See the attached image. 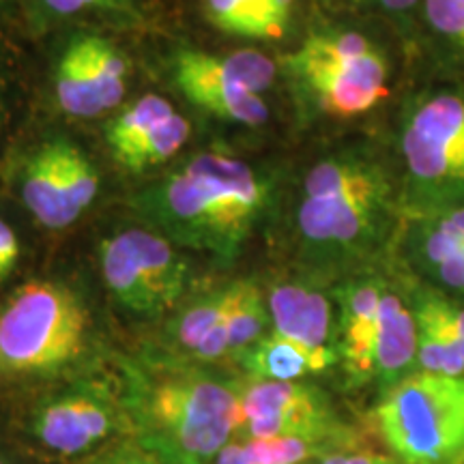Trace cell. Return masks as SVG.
<instances>
[{
    "label": "cell",
    "instance_id": "6da1fadb",
    "mask_svg": "<svg viewBox=\"0 0 464 464\" xmlns=\"http://www.w3.org/2000/svg\"><path fill=\"white\" fill-rule=\"evenodd\" d=\"M130 439L161 464H213L239 430L241 379L172 357L123 362Z\"/></svg>",
    "mask_w": 464,
    "mask_h": 464
},
{
    "label": "cell",
    "instance_id": "7a4b0ae2",
    "mask_svg": "<svg viewBox=\"0 0 464 464\" xmlns=\"http://www.w3.org/2000/svg\"><path fill=\"white\" fill-rule=\"evenodd\" d=\"M271 183L246 160L205 150L131 198V207L177 247L230 263L265 218Z\"/></svg>",
    "mask_w": 464,
    "mask_h": 464
},
{
    "label": "cell",
    "instance_id": "3957f363",
    "mask_svg": "<svg viewBox=\"0 0 464 464\" xmlns=\"http://www.w3.org/2000/svg\"><path fill=\"white\" fill-rule=\"evenodd\" d=\"M400 211V183L390 168L368 149H342L305 172L295 228L312 263L344 266L379 252Z\"/></svg>",
    "mask_w": 464,
    "mask_h": 464
},
{
    "label": "cell",
    "instance_id": "277c9868",
    "mask_svg": "<svg viewBox=\"0 0 464 464\" xmlns=\"http://www.w3.org/2000/svg\"><path fill=\"white\" fill-rule=\"evenodd\" d=\"M400 205L409 218L464 208V86H434L400 116Z\"/></svg>",
    "mask_w": 464,
    "mask_h": 464
},
{
    "label": "cell",
    "instance_id": "5b68a950",
    "mask_svg": "<svg viewBox=\"0 0 464 464\" xmlns=\"http://www.w3.org/2000/svg\"><path fill=\"white\" fill-rule=\"evenodd\" d=\"M89 312L72 288L31 280L0 310V381L48 379L84 355Z\"/></svg>",
    "mask_w": 464,
    "mask_h": 464
},
{
    "label": "cell",
    "instance_id": "8992f818",
    "mask_svg": "<svg viewBox=\"0 0 464 464\" xmlns=\"http://www.w3.org/2000/svg\"><path fill=\"white\" fill-rule=\"evenodd\" d=\"M400 464H464V376L411 372L374 411Z\"/></svg>",
    "mask_w": 464,
    "mask_h": 464
},
{
    "label": "cell",
    "instance_id": "52a82bcc",
    "mask_svg": "<svg viewBox=\"0 0 464 464\" xmlns=\"http://www.w3.org/2000/svg\"><path fill=\"white\" fill-rule=\"evenodd\" d=\"M284 65L318 110L334 116H359L387 97L390 63L372 39L346 28L307 34Z\"/></svg>",
    "mask_w": 464,
    "mask_h": 464
},
{
    "label": "cell",
    "instance_id": "ba28073f",
    "mask_svg": "<svg viewBox=\"0 0 464 464\" xmlns=\"http://www.w3.org/2000/svg\"><path fill=\"white\" fill-rule=\"evenodd\" d=\"M102 276L116 304L138 316H161L183 299L189 260L150 228H127L102 241Z\"/></svg>",
    "mask_w": 464,
    "mask_h": 464
},
{
    "label": "cell",
    "instance_id": "9c48e42d",
    "mask_svg": "<svg viewBox=\"0 0 464 464\" xmlns=\"http://www.w3.org/2000/svg\"><path fill=\"white\" fill-rule=\"evenodd\" d=\"M172 82L188 100L218 119L263 125L269 108L260 92L276 82V63L263 52L239 50L211 54L179 50L170 61Z\"/></svg>",
    "mask_w": 464,
    "mask_h": 464
},
{
    "label": "cell",
    "instance_id": "30bf717a",
    "mask_svg": "<svg viewBox=\"0 0 464 464\" xmlns=\"http://www.w3.org/2000/svg\"><path fill=\"white\" fill-rule=\"evenodd\" d=\"M17 189L39 224L61 230L72 226L97 198L100 174L78 144L56 136L22 160Z\"/></svg>",
    "mask_w": 464,
    "mask_h": 464
},
{
    "label": "cell",
    "instance_id": "8fae6325",
    "mask_svg": "<svg viewBox=\"0 0 464 464\" xmlns=\"http://www.w3.org/2000/svg\"><path fill=\"white\" fill-rule=\"evenodd\" d=\"M31 432L45 451L73 458L130 439V423L119 392H110L102 382H80L34 406Z\"/></svg>",
    "mask_w": 464,
    "mask_h": 464
},
{
    "label": "cell",
    "instance_id": "7c38bea8",
    "mask_svg": "<svg viewBox=\"0 0 464 464\" xmlns=\"http://www.w3.org/2000/svg\"><path fill=\"white\" fill-rule=\"evenodd\" d=\"M344 439L332 402L316 387L299 381L241 379V417L235 440Z\"/></svg>",
    "mask_w": 464,
    "mask_h": 464
},
{
    "label": "cell",
    "instance_id": "4fadbf2b",
    "mask_svg": "<svg viewBox=\"0 0 464 464\" xmlns=\"http://www.w3.org/2000/svg\"><path fill=\"white\" fill-rule=\"evenodd\" d=\"M271 332L295 344L310 362L312 374L340 362L338 321L327 295L304 280L277 282L266 293Z\"/></svg>",
    "mask_w": 464,
    "mask_h": 464
},
{
    "label": "cell",
    "instance_id": "5bb4252c",
    "mask_svg": "<svg viewBox=\"0 0 464 464\" xmlns=\"http://www.w3.org/2000/svg\"><path fill=\"white\" fill-rule=\"evenodd\" d=\"M385 284V277L376 274H359L348 277L334 293L338 301V357L353 385L372 381Z\"/></svg>",
    "mask_w": 464,
    "mask_h": 464
},
{
    "label": "cell",
    "instance_id": "9a60e30c",
    "mask_svg": "<svg viewBox=\"0 0 464 464\" xmlns=\"http://www.w3.org/2000/svg\"><path fill=\"white\" fill-rule=\"evenodd\" d=\"M413 363H417V321L413 305L406 304L402 295L387 282L381 299L372 381L390 390L411 374Z\"/></svg>",
    "mask_w": 464,
    "mask_h": 464
},
{
    "label": "cell",
    "instance_id": "2e32d148",
    "mask_svg": "<svg viewBox=\"0 0 464 464\" xmlns=\"http://www.w3.org/2000/svg\"><path fill=\"white\" fill-rule=\"evenodd\" d=\"M202 9L218 31L276 42L288 33L295 0H202Z\"/></svg>",
    "mask_w": 464,
    "mask_h": 464
},
{
    "label": "cell",
    "instance_id": "e0dca14e",
    "mask_svg": "<svg viewBox=\"0 0 464 464\" xmlns=\"http://www.w3.org/2000/svg\"><path fill=\"white\" fill-rule=\"evenodd\" d=\"M415 265L443 288L464 295V239L439 218L415 219L409 232Z\"/></svg>",
    "mask_w": 464,
    "mask_h": 464
},
{
    "label": "cell",
    "instance_id": "ac0fdd59",
    "mask_svg": "<svg viewBox=\"0 0 464 464\" xmlns=\"http://www.w3.org/2000/svg\"><path fill=\"white\" fill-rule=\"evenodd\" d=\"M235 290L237 280L205 290L189 304L179 307V312L172 316L166 329V344L170 348L168 357L189 362L207 335L224 321L226 312L235 299Z\"/></svg>",
    "mask_w": 464,
    "mask_h": 464
},
{
    "label": "cell",
    "instance_id": "d6986e66",
    "mask_svg": "<svg viewBox=\"0 0 464 464\" xmlns=\"http://www.w3.org/2000/svg\"><path fill=\"white\" fill-rule=\"evenodd\" d=\"M353 448V440L344 439L232 440L213 464H314L324 456Z\"/></svg>",
    "mask_w": 464,
    "mask_h": 464
},
{
    "label": "cell",
    "instance_id": "ffe728a7",
    "mask_svg": "<svg viewBox=\"0 0 464 464\" xmlns=\"http://www.w3.org/2000/svg\"><path fill=\"white\" fill-rule=\"evenodd\" d=\"M417 321V363L423 372L443 376H464V338H460L430 305L413 299Z\"/></svg>",
    "mask_w": 464,
    "mask_h": 464
},
{
    "label": "cell",
    "instance_id": "44dd1931",
    "mask_svg": "<svg viewBox=\"0 0 464 464\" xmlns=\"http://www.w3.org/2000/svg\"><path fill=\"white\" fill-rule=\"evenodd\" d=\"M78 42L82 45L86 72L92 97H95L100 114H106L123 102L127 91V75L130 65L127 58L116 45L106 37L92 33L78 34Z\"/></svg>",
    "mask_w": 464,
    "mask_h": 464
},
{
    "label": "cell",
    "instance_id": "7402d4cb",
    "mask_svg": "<svg viewBox=\"0 0 464 464\" xmlns=\"http://www.w3.org/2000/svg\"><path fill=\"white\" fill-rule=\"evenodd\" d=\"M271 324L269 305L263 288L254 280H237L235 299L226 314V332H228V355L226 359L239 362L249 346L266 335Z\"/></svg>",
    "mask_w": 464,
    "mask_h": 464
},
{
    "label": "cell",
    "instance_id": "603a6c76",
    "mask_svg": "<svg viewBox=\"0 0 464 464\" xmlns=\"http://www.w3.org/2000/svg\"><path fill=\"white\" fill-rule=\"evenodd\" d=\"M241 370L247 379L256 381H299L301 376L312 374L310 362L297 346L280 338L274 332L260 338L239 357Z\"/></svg>",
    "mask_w": 464,
    "mask_h": 464
},
{
    "label": "cell",
    "instance_id": "cb8c5ba5",
    "mask_svg": "<svg viewBox=\"0 0 464 464\" xmlns=\"http://www.w3.org/2000/svg\"><path fill=\"white\" fill-rule=\"evenodd\" d=\"M417 22L434 54L464 72V0H423Z\"/></svg>",
    "mask_w": 464,
    "mask_h": 464
},
{
    "label": "cell",
    "instance_id": "d4e9b609",
    "mask_svg": "<svg viewBox=\"0 0 464 464\" xmlns=\"http://www.w3.org/2000/svg\"><path fill=\"white\" fill-rule=\"evenodd\" d=\"M172 112L174 108L170 102L155 92H149L133 102L131 106H127L123 112L116 114L114 119H110L106 123V142L114 158L140 142L153 127H158Z\"/></svg>",
    "mask_w": 464,
    "mask_h": 464
},
{
    "label": "cell",
    "instance_id": "484cf974",
    "mask_svg": "<svg viewBox=\"0 0 464 464\" xmlns=\"http://www.w3.org/2000/svg\"><path fill=\"white\" fill-rule=\"evenodd\" d=\"M189 131V121L183 114L172 112L158 127H153L140 142H136L123 155H119L116 161L130 172H144L147 168L164 164V161L174 158L188 142Z\"/></svg>",
    "mask_w": 464,
    "mask_h": 464
},
{
    "label": "cell",
    "instance_id": "4316f807",
    "mask_svg": "<svg viewBox=\"0 0 464 464\" xmlns=\"http://www.w3.org/2000/svg\"><path fill=\"white\" fill-rule=\"evenodd\" d=\"M80 464H161L158 458L150 456L147 450L133 439H119L106 445V448L84 456Z\"/></svg>",
    "mask_w": 464,
    "mask_h": 464
},
{
    "label": "cell",
    "instance_id": "83f0119b",
    "mask_svg": "<svg viewBox=\"0 0 464 464\" xmlns=\"http://www.w3.org/2000/svg\"><path fill=\"white\" fill-rule=\"evenodd\" d=\"M39 9L52 17H73L91 11H119L131 7V0H37Z\"/></svg>",
    "mask_w": 464,
    "mask_h": 464
},
{
    "label": "cell",
    "instance_id": "f1b7e54d",
    "mask_svg": "<svg viewBox=\"0 0 464 464\" xmlns=\"http://www.w3.org/2000/svg\"><path fill=\"white\" fill-rule=\"evenodd\" d=\"M348 3L359 9L387 15L392 20H409V17L417 20L423 0H348Z\"/></svg>",
    "mask_w": 464,
    "mask_h": 464
},
{
    "label": "cell",
    "instance_id": "f546056e",
    "mask_svg": "<svg viewBox=\"0 0 464 464\" xmlns=\"http://www.w3.org/2000/svg\"><path fill=\"white\" fill-rule=\"evenodd\" d=\"M17 260H20V241L15 230L5 219H0V282L14 274Z\"/></svg>",
    "mask_w": 464,
    "mask_h": 464
},
{
    "label": "cell",
    "instance_id": "4dcf8cb0",
    "mask_svg": "<svg viewBox=\"0 0 464 464\" xmlns=\"http://www.w3.org/2000/svg\"><path fill=\"white\" fill-rule=\"evenodd\" d=\"M314 464H400L396 458H387L381 454H374V451H338V454L324 456Z\"/></svg>",
    "mask_w": 464,
    "mask_h": 464
},
{
    "label": "cell",
    "instance_id": "1f68e13d",
    "mask_svg": "<svg viewBox=\"0 0 464 464\" xmlns=\"http://www.w3.org/2000/svg\"><path fill=\"white\" fill-rule=\"evenodd\" d=\"M0 464H7V462H5V460H3V456H0Z\"/></svg>",
    "mask_w": 464,
    "mask_h": 464
},
{
    "label": "cell",
    "instance_id": "d6a6232c",
    "mask_svg": "<svg viewBox=\"0 0 464 464\" xmlns=\"http://www.w3.org/2000/svg\"><path fill=\"white\" fill-rule=\"evenodd\" d=\"M5 3V0H0V5H3Z\"/></svg>",
    "mask_w": 464,
    "mask_h": 464
}]
</instances>
